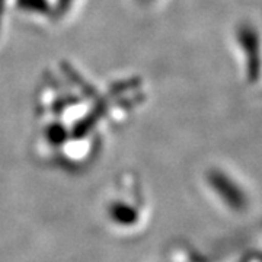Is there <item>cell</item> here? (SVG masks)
I'll return each instance as SVG.
<instances>
[{"label":"cell","mask_w":262,"mask_h":262,"mask_svg":"<svg viewBox=\"0 0 262 262\" xmlns=\"http://www.w3.org/2000/svg\"><path fill=\"white\" fill-rule=\"evenodd\" d=\"M241 41L245 46V51H246V57H248V72L251 73L252 77L256 76L258 73V38H256V32L252 28H245L241 31Z\"/></svg>","instance_id":"6da1fadb"}]
</instances>
